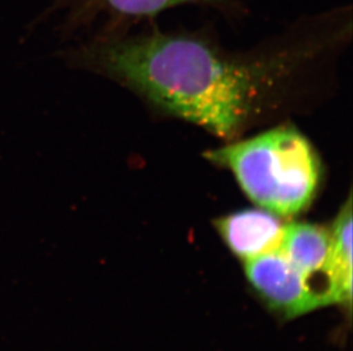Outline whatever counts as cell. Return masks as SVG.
Instances as JSON below:
<instances>
[{"label":"cell","mask_w":353,"mask_h":351,"mask_svg":"<svg viewBox=\"0 0 353 351\" xmlns=\"http://www.w3.org/2000/svg\"><path fill=\"white\" fill-rule=\"evenodd\" d=\"M65 58L126 83L163 111L227 140L260 111L283 67L236 60L198 36L158 31L97 36L68 50Z\"/></svg>","instance_id":"6da1fadb"},{"label":"cell","mask_w":353,"mask_h":351,"mask_svg":"<svg viewBox=\"0 0 353 351\" xmlns=\"http://www.w3.org/2000/svg\"><path fill=\"white\" fill-rule=\"evenodd\" d=\"M231 170L243 192L261 209L290 217L307 209L321 180L314 146L287 125L206 153Z\"/></svg>","instance_id":"7a4b0ae2"},{"label":"cell","mask_w":353,"mask_h":351,"mask_svg":"<svg viewBox=\"0 0 353 351\" xmlns=\"http://www.w3.org/2000/svg\"><path fill=\"white\" fill-rule=\"evenodd\" d=\"M203 5L223 12H236V0H53L43 17L61 14L57 27L69 38L88 30L97 21L107 20L100 34H116L120 24L128 20L151 17L181 5Z\"/></svg>","instance_id":"3957f363"},{"label":"cell","mask_w":353,"mask_h":351,"mask_svg":"<svg viewBox=\"0 0 353 351\" xmlns=\"http://www.w3.org/2000/svg\"><path fill=\"white\" fill-rule=\"evenodd\" d=\"M245 274L262 300L286 317L325 306L303 274L278 248L245 260Z\"/></svg>","instance_id":"277c9868"},{"label":"cell","mask_w":353,"mask_h":351,"mask_svg":"<svg viewBox=\"0 0 353 351\" xmlns=\"http://www.w3.org/2000/svg\"><path fill=\"white\" fill-rule=\"evenodd\" d=\"M278 250L303 274L325 306L337 304L330 273V232L309 222L283 227Z\"/></svg>","instance_id":"5b68a950"},{"label":"cell","mask_w":353,"mask_h":351,"mask_svg":"<svg viewBox=\"0 0 353 351\" xmlns=\"http://www.w3.org/2000/svg\"><path fill=\"white\" fill-rule=\"evenodd\" d=\"M215 227L231 252L248 260L278 248L285 226L272 212L245 209L216 219Z\"/></svg>","instance_id":"8992f818"},{"label":"cell","mask_w":353,"mask_h":351,"mask_svg":"<svg viewBox=\"0 0 353 351\" xmlns=\"http://www.w3.org/2000/svg\"><path fill=\"white\" fill-rule=\"evenodd\" d=\"M330 273L337 304L351 307L352 301V198L341 208L330 232Z\"/></svg>","instance_id":"52a82bcc"}]
</instances>
